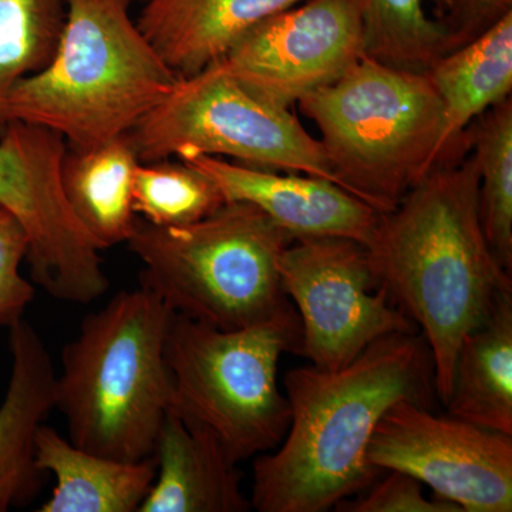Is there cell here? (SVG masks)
Segmentation results:
<instances>
[{
    "mask_svg": "<svg viewBox=\"0 0 512 512\" xmlns=\"http://www.w3.org/2000/svg\"><path fill=\"white\" fill-rule=\"evenodd\" d=\"M291 424L278 450L256 458L251 507L325 512L365 491L383 471L367 448L383 414L400 400L429 407L436 396L429 345L392 333L336 370L296 367L284 377Z\"/></svg>",
    "mask_w": 512,
    "mask_h": 512,
    "instance_id": "1",
    "label": "cell"
},
{
    "mask_svg": "<svg viewBox=\"0 0 512 512\" xmlns=\"http://www.w3.org/2000/svg\"><path fill=\"white\" fill-rule=\"evenodd\" d=\"M366 248L390 301L423 330L436 396L446 403L461 342L512 291L511 274L481 227L470 148L431 168L396 208L382 212Z\"/></svg>",
    "mask_w": 512,
    "mask_h": 512,
    "instance_id": "2",
    "label": "cell"
},
{
    "mask_svg": "<svg viewBox=\"0 0 512 512\" xmlns=\"http://www.w3.org/2000/svg\"><path fill=\"white\" fill-rule=\"evenodd\" d=\"M171 313L140 286L117 293L83 319L64 346L55 383V409L74 446L121 461L154 456L174 404L165 359Z\"/></svg>",
    "mask_w": 512,
    "mask_h": 512,
    "instance_id": "3",
    "label": "cell"
},
{
    "mask_svg": "<svg viewBox=\"0 0 512 512\" xmlns=\"http://www.w3.org/2000/svg\"><path fill=\"white\" fill-rule=\"evenodd\" d=\"M133 2L64 0L55 53L16 84L8 120L56 131L70 150L130 133L180 80L131 19Z\"/></svg>",
    "mask_w": 512,
    "mask_h": 512,
    "instance_id": "4",
    "label": "cell"
},
{
    "mask_svg": "<svg viewBox=\"0 0 512 512\" xmlns=\"http://www.w3.org/2000/svg\"><path fill=\"white\" fill-rule=\"evenodd\" d=\"M293 239L248 202H225L185 227L137 218L128 249L140 285L170 311L221 330L259 325L295 311L279 261Z\"/></svg>",
    "mask_w": 512,
    "mask_h": 512,
    "instance_id": "5",
    "label": "cell"
},
{
    "mask_svg": "<svg viewBox=\"0 0 512 512\" xmlns=\"http://www.w3.org/2000/svg\"><path fill=\"white\" fill-rule=\"evenodd\" d=\"M339 187L389 212L439 161L443 109L429 74L363 56L336 82L306 94Z\"/></svg>",
    "mask_w": 512,
    "mask_h": 512,
    "instance_id": "6",
    "label": "cell"
},
{
    "mask_svg": "<svg viewBox=\"0 0 512 512\" xmlns=\"http://www.w3.org/2000/svg\"><path fill=\"white\" fill-rule=\"evenodd\" d=\"M301 339L296 309L235 330L171 313L165 359L173 410L210 429L235 463L275 450L291 424V407L278 386L279 360L284 353L299 355Z\"/></svg>",
    "mask_w": 512,
    "mask_h": 512,
    "instance_id": "7",
    "label": "cell"
},
{
    "mask_svg": "<svg viewBox=\"0 0 512 512\" xmlns=\"http://www.w3.org/2000/svg\"><path fill=\"white\" fill-rule=\"evenodd\" d=\"M128 138L140 163L228 157L251 167L313 175L339 185L325 148L291 110L249 92L217 64L178 80L173 92Z\"/></svg>",
    "mask_w": 512,
    "mask_h": 512,
    "instance_id": "8",
    "label": "cell"
},
{
    "mask_svg": "<svg viewBox=\"0 0 512 512\" xmlns=\"http://www.w3.org/2000/svg\"><path fill=\"white\" fill-rule=\"evenodd\" d=\"M66 150L56 131L10 121L0 134V207L25 231L32 281L57 301L87 305L110 284L100 249L64 195Z\"/></svg>",
    "mask_w": 512,
    "mask_h": 512,
    "instance_id": "9",
    "label": "cell"
},
{
    "mask_svg": "<svg viewBox=\"0 0 512 512\" xmlns=\"http://www.w3.org/2000/svg\"><path fill=\"white\" fill-rule=\"evenodd\" d=\"M279 274L301 319L299 355L319 369L349 365L384 336L417 332L380 285L366 245L355 239H295L282 252Z\"/></svg>",
    "mask_w": 512,
    "mask_h": 512,
    "instance_id": "10",
    "label": "cell"
},
{
    "mask_svg": "<svg viewBox=\"0 0 512 512\" xmlns=\"http://www.w3.org/2000/svg\"><path fill=\"white\" fill-rule=\"evenodd\" d=\"M367 460L383 473L409 474L463 512L512 511V436L436 416L416 400L383 414Z\"/></svg>",
    "mask_w": 512,
    "mask_h": 512,
    "instance_id": "11",
    "label": "cell"
},
{
    "mask_svg": "<svg viewBox=\"0 0 512 512\" xmlns=\"http://www.w3.org/2000/svg\"><path fill=\"white\" fill-rule=\"evenodd\" d=\"M365 55L359 0H303L261 20L214 64L249 92L289 109Z\"/></svg>",
    "mask_w": 512,
    "mask_h": 512,
    "instance_id": "12",
    "label": "cell"
},
{
    "mask_svg": "<svg viewBox=\"0 0 512 512\" xmlns=\"http://www.w3.org/2000/svg\"><path fill=\"white\" fill-rule=\"evenodd\" d=\"M183 161L210 177L225 202L254 205L293 241L338 237L367 245L382 214L326 178L276 174L220 157Z\"/></svg>",
    "mask_w": 512,
    "mask_h": 512,
    "instance_id": "13",
    "label": "cell"
},
{
    "mask_svg": "<svg viewBox=\"0 0 512 512\" xmlns=\"http://www.w3.org/2000/svg\"><path fill=\"white\" fill-rule=\"evenodd\" d=\"M9 348L12 369L0 403V512L35 497L43 474L36 464V434L55 409L52 356L26 318L10 326Z\"/></svg>",
    "mask_w": 512,
    "mask_h": 512,
    "instance_id": "14",
    "label": "cell"
},
{
    "mask_svg": "<svg viewBox=\"0 0 512 512\" xmlns=\"http://www.w3.org/2000/svg\"><path fill=\"white\" fill-rule=\"evenodd\" d=\"M157 474L138 512H247L238 463L202 424L171 409L158 434Z\"/></svg>",
    "mask_w": 512,
    "mask_h": 512,
    "instance_id": "15",
    "label": "cell"
},
{
    "mask_svg": "<svg viewBox=\"0 0 512 512\" xmlns=\"http://www.w3.org/2000/svg\"><path fill=\"white\" fill-rule=\"evenodd\" d=\"M303 0H146L138 28L178 79L220 62L249 29Z\"/></svg>",
    "mask_w": 512,
    "mask_h": 512,
    "instance_id": "16",
    "label": "cell"
},
{
    "mask_svg": "<svg viewBox=\"0 0 512 512\" xmlns=\"http://www.w3.org/2000/svg\"><path fill=\"white\" fill-rule=\"evenodd\" d=\"M36 464L56 478L37 512H138L157 474L156 456L121 461L74 446L45 423L36 434Z\"/></svg>",
    "mask_w": 512,
    "mask_h": 512,
    "instance_id": "17",
    "label": "cell"
},
{
    "mask_svg": "<svg viewBox=\"0 0 512 512\" xmlns=\"http://www.w3.org/2000/svg\"><path fill=\"white\" fill-rule=\"evenodd\" d=\"M427 74L443 109L439 164L466 153L467 127L511 97L512 12L477 39L441 57Z\"/></svg>",
    "mask_w": 512,
    "mask_h": 512,
    "instance_id": "18",
    "label": "cell"
},
{
    "mask_svg": "<svg viewBox=\"0 0 512 512\" xmlns=\"http://www.w3.org/2000/svg\"><path fill=\"white\" fill-rule=\"evenodd\" d=\"M448 416L512 436V291L461 342Z\"/></svg>",
    "mask_w": 512,
    "mask_h": 512,
    "instance_id": "19",
    "label": "cell"
},
{
    "mask_svg": "<svg viewBox=\"0 0 512 512\" xmlns=\"http://www.w3.org/2000/svg\"><path fill=\"white\" fill-rule=\"evenodd\" d=\"M140 164L128 134L87 150L67 148L62 163L64 195L96 247L126 244L137 214L134 175Z\"/></svg>",
    "mask_w": 512,
    "mask_h": 512,
    "instance_id": "20",
    "label": "cell"
},
{
    "mask_svg": "<svg viewBox=\"0 0 512 512\" xmlns=\"http://www.w3.org/2000/svg\"><path fill=\"white\" fill-rule=\"evenodd\" d=\"M478 167V214L498 264L512 271V100L501 101L467 127Z\"/></svg>",
    "mask_w": 512,
    "mask_h": 512,
    "instance_id": "21",
    "label": "cell"
},
{
    "mask_svg": "<svg viewBox=\"0 0 512 512\" xmlns=\"http://www.w3.org/2000/svg\"><path fill=\"white\" fill-rule=\"evenodd\" d=\"M365 52L404 72L427 73L453 52L450 39L431 18L426 0H359Z\"/></svg>",
    "mask_w": 512,
    "mask_h": 512,
    "instance_id": "22",
    "label": "cell"
},
{
    "mask_svg": "<svg viewBox=\"0 0 512 512\" xmlns=\"http://www.w3.org/2000/svg\"><path fill=\"white\" fill-rule=\"evenodd\" d=\"M64 0H0V134L16 84L52 59L64 25Z\"/></svg>",
    "mask_w": 512,
    "mask_h": 512,
    "instance_id": "23",
    "label": "cell"
},
{
    "mask_svg": "<svg viewBox=\"0 0 512 512\" xmlns=\"http://www.w3.org/2000/svg\"><path fill=\"white\" fill-rule=\"evenodd\" d=\"M224 204L214 181L180 158L138 164L133 208L141 220L158 227H185L204 220Z\"/></svg>",
    "mask_w": 512,
    "mask_h": 512,
    "instance_id": "24",
    "label": "cell"
},
{
    "mask_svg": "<svg viewBox=\"0 0 512 512\" xmlns=\"http://www.w3.org/2000/svg\"><path fill=\"white\" fill-rule=\"evenodd\" d=\"M28 238L15 217L0 207V326L10 328L25 318L35 298V286L22 274Z\"/></svg>",
    "mask_w": 512,
    "mask_h": 512,
    "instance_id": "25",
    "label": "cell"
},
{
    "mask_svg": "<svg viewBox=\"0 0 512 512\" xmlns=\"http://www.w3.org/2000/svg\"><path fill=\"white\" fill-rule=\"evenodd\" d=\"M383 480L336 505L342 512H463L456 504L424 497L423 484L402 471H386Z\"/></svg>",
    "mask_w": 512,
    "mask_h": 512,
    "instance_id": "26",
    "label": "cell"
},
{
    "mask_svg": "<svg viewBox=\"0 0 512 512\" xmlns=\"http://www.w3.org/2000/svg\"><path fill=\"white\" fill-rule=\"evenodd\" d=\"M429 13L450 39L451 46L467 45L512 12V0H426Z\"/></svg>",
    "mask_w": 512,
    "mask_h": 512,
    "instance_id": "27",
    "label": "cell"
},
{
    "mask_svg": "<svg viewBox=\"0 0 512 512\" xmlns=\"http://www.w3.org/2000/svg\"><path fill=\"white\" fill-rule=\"evenodd\" d=\"M141 2H146V0H141Z\"/></svg>",
    "mask_w": 512,
    "mask_h": 512,
    "instance_id": "28",
    "label": "cell"
}]
</instances>
